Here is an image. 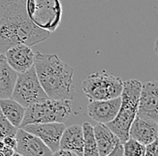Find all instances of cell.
I'll list each match as a JSON object with an SVG mask.
<instances>
[{"mask_svg":"<svg viewBox=\"0 0 158 156\" xmlns=\"http://www.w3.org/2000/svg\"><path fill=\"white\" fill-rule=\"evenodd\" d=\"M15 138L17 145L15 151L22 156H52V151L39 137L23 128H18Z\"/></svg>","mask_w":158,"mask_h":156,"instance_id":"obj_10","label":"cell"},{"mask_svg":"<svg viewBox=\"0 0 158 156\" xmlns=\"http://www.w3.org/2000/svg\"><path fill=\"white\" fill-rule=\"evenodd\" d=\"M26 11L30 20L40 29L54 32L62 17L59 0H26Z\"/></svg>","mask_w":158,"mask_h":156,"instance_id":"obj_6","label":"cell"},{"mask_svg":"<svg viewBox=\"0 0 158 156\" xmlns=\"http://www.w3.org/2000/svg\"><path fill=\"white\" fill-rule=\"evenodd\" d=\"M23 130L38 137L53 152L59 149V142L64 129V123H37L28 124L23 127Z\"/></svg>","mask_w":158,"mask_h":156,"instance_id":"obj_9","label":"cell"},{"mask_svg":"<svg viewBox=\"0 0 158 156\" xmlns=\"http://www.w3.org/2000/svg\"><path fill=\"white\" fill-rule=\"evenodd\" d=\"M12 156H22V155H21L20 154H18L17 152H15V153H14V154H12Z\"/></svg>","mask_w":158,"mask_h":156,"instance_id":"obj_27","label":"cell"},{"mask_svg":"<svg viewBox=\"0 0 158 156\" xmlns=\"http://www.w3.org/2000/svg\"><path fill=\"white\" fill-rule=\"evenodd\" d=\"M18 128L14 127L0 109V139L6 137H15Z\"/></svg>","mask_w":158,"mask_h":156,"instance_id":"obj_20","label":"cell"},{"mask_svg":"<svg viewBox=\"0 0 158 156\" xmlns=\"http://www.w3.org/2000/svg\"><path fill=\"white\" fill-rule=\"evenodd\" d=\"M50 36V32L37 27L26 11V0H0V52L12 46H33Z\"/></svg>","mask_w":158,"mask_h":156,"instance_id":"obj_1","label":"cell"},{"mask_svg":"<svg viewBox=\"0 0 158 156\" xmlns=\"http://www.w3.org/2000/svg\"><path fill=\"white\" fill-rule=\"evenodd\" d=\"M157 139L146 146L145 156H158Z\"/></svg>","mask_w":158,"mask_h":156,"instance_id":"obj_21","label":"cell"},{"mask_svg":"<svg viewBox=\"0 0 158 156\" xmlns=\"http://www.w3.org/2000/svg\"><path fill=\"white\" fill-rule=\"evenodd\" d=\"M123 83L120 77L102 70L88 76L84 80L82 88L89 101H104L119 97Z\"/></svg>","mask_w":158,"mask_h":156,"instance_id":"obj_5","label":"cell"},{"mask_svg":"<svg viewBox=\"0 0 158 156\" xmlns=\"http://www.w3.org/2000/svg\"><path fill=\"white\" fill-rule=\"evenodd\" d=\"M158 84L156 81L142 84L138 99L137 116L157 122Z\"/></svg>","mask_w":158,"mask_h":156,"instance_id":"obj_8","label":"cell"},{"mask_svg":"<svg viewBox=\"0 0 158 156\" xmlns=\"http://www.w3.org/2000/svg\"><path fill=\"white\" fill-rule=\"evenodd\" d=\"M9 66L18 74L27 71L34 66L35 52L25 44H16L12 46L5 53Z\"/></svg>","mask_w":158,"mask_h":156,"instance_id":"obj_11","label":"cell"},{"mask_svg":"<svg viewBox=\"0 0 158 156\" xmlns=\"http://www.w3.org/2000/svg\"><path fill=\"white\" fill-rule=\"evenodd\" d=\"M5 146H5V144H4V142H3V139H0V150H2Z\"/></svg>","mask_w":158,"mask_h":156,"instance_id":"obj_26","label":"cell"},{"mask_svg":"<svg viewBox=\"0 0 158 156\" xmlns=\"http://www.w3.org/2000/svg\"><path fill=\"white\" fill-rule=\"evenodd\" d=\"M123 156H145L146 146L135 139L128 138L122 144Z\"/></svg>","mask_w":158,"mask_h":156,"instance_id":"obj_19","label":"cell"},{"mask_svg":"<svg viewBox=\"0 0 158 156\" xmlns=\"http://www.w3.org/2000/svg\"><path fill=\"white\" fill-rule=\"evenodd\" d=\"M120 102V96L104 101H92L89 102L87 113L97 123L107 124L117 116Z\"/></svg>","mask_w":158,"mask_h":156,"instance_id":"obj_12","label":"cell"},{"mask_svg":"<svg viewBox=\"0 0 158 156\" xmlns=\"http://www.w3.org/2000/svg\"><path fill=\"white\" fill-rule=\"evenodd\" d=\"M72 113L71 101L47 99L25 108L24 117L20 128L28 124L65 123Z\"/></svg>","mask_w":158,"mask_h":156,"instance_id":"obj_4","label":"cell"},{"mask_svg":"<svg viewBox=\"0 0 158 156\" xmlns=\"http://www.w3.org/2000/svg\"><path fill=\"white\" fill-rule=\"evenodd\" d=\"M141 86L142 83L137 79H130L123 83V90L120 94L121 102L118 114L113 120L106 124L118 137L121 144L129 138L128 131L137 116Z\"/></svg>","mask_w":158,"mask_h":156,"instance_id":"obj_3","label":"cell"},{"mask_svg":"<svg viewBox=\"0 0 158 156\" xmlns=\"http://www.w3.org/2000/svg\"><path fill=\"white\" fill-rule=\"evenodd\" d=\"M0 156H3V154H2V152L0 151Z\"/></svg>","mask_w":158,"mask_h":156,"instance_id":"obj_28","label":"cell"},{"mask_svg":"<svg viewBox=\"0 0 158 156\" xmlns=\"http://www.w3.org/2000/svg\"><path fill=\"white\" fill-rule=\"evenodd\" d=\"M105 156H123V146L122 144L118 145L113 151H111L109 154Z\"/></svg>","mask_w":158,"mask_h":156,"instance_id":"obj_24","label":"cell"},{"mask_svg":"<svg viewBox=\"0 0 158 156\" xmlns=\"http://www.w3.org/2000/svg\"><path fill=\"white\" fill-rule=\"evenodd\" d=\"M52 156H79L76 153L69 151V150H65V149H58L57 151L53 152Z\"/></svg>","mask_w":158,"mask_h":156,"instance_id":"obj_23","label":"cell"},{"mask_svg":"<svg viewBox=\"0 0 158 156\" xmlns=\"http://www.w3.org/2000/svg\"><path fill=\"white\" fill-rule=\"evenodd\" d=\"M34 68L40 84L49 99L70 101L74 99V68L58 55L36 52Z\"/></svg>","mask_w":158,"mask_h":156,"instance_id":"obj_2","label":"cell"},{"mask_svg":"<svg viewBox=\"0 0 158 156\" xmlns=\"http://www.w3.org/2000/svg\"><path fill=\"white\" fill-rule=\"evenodd\" d=\"M18 73L7 63L4 53L0 52V99L11 98Z\"/></svg>","mask_w":158,"mask_h":156,"instance_id":"obj_16","label":"cell"},{"mask_svg":"<svg viewBox=\"0 0 158 156\" xmlns=\"http://www.w3.org/2000/svg\"><path fill=\"white\" fill-rule=\"evenodd\" d=\"M3 142H4L5 146L6 147H9V148H12V149L15 150V147H16V145H17L15 137H5V138H3Z\"/></svg>","mask_w":158,"mask_h":156,"instance_id":"obj_22","label":"cell"},{"mask_svg":"<svg viewBox=\"0 0 158 156\" xmlns=\"http://www.w3.org/2000/svg\"><path fill=\"white\" fill-rule=\"evenodd\" d=\"M157 122L138 116L134 118L128 131L129 138L135 139L145 146L157 139Z\"/></svg>","mask_w":158,"mask_h":156,"instance_id":"obj_13","label":"cell"},{"mask_svg":"<svg viewBox=\"0 0 158 156\" xmlns=\"http://www.w3.org/2000/svg\"><path fill=\"white\" fill-rule=\"evenodd\" d=\"M94 134L100 156L107 155L121 144L118 137L106 124L98 123V125L94 127Z\"/></svg>","mask_w":158,"mask_h":156,"instance_id":"obj_14","label":"cell"},{"mask_svg":"<svg viewBox=\"0 0 158 156\" xmlns=\"http://www.w3.org/2000/svg\"><path fill=\"white\" fill-rule=\"evenodd\" d=\"M82 127L84 134V146L82 156H100L94 134V127L90 122H85L82 125Z\"/></svg>","mask_w":158,"mask_h":156,"instance_id":"obj_18","label":"cell"},{"mask_svg":"<svg viewBox=\"0 0 158 156\" xmlns=\"http://www.w3.org/2000/svg\"><path fill=\"white\" fill-rule=\"evenodd\" d=\"M0 109L3 115L16 128H20V125L24 117L25 108L12 98L0 99Z\"/></svg>","mask_w":158,"mask_h":156,"instance_id":"obj_17","label":"cell"},{"mask_svg":"<svg viewBox=\"0 0 158 156\" xmlns=\"http://www.w3.org/2000/svg\"><path fill=\"white\" fill-rule=\"evenodd\" d=\"M84 134L81 125H72L66 127L62 133L59 142V149H65L76 153L77 155L83 154Z\"/></svg>","mask_w":158,"mask_h":156,"instance_id":"obj_15","label":"cell"},{"mask_svg":"<svg viewBox=\"0 0 158 156\" xmlns=\"http://www.w3.org/2000/svg\"><path fill=\"white\" fill-rule=\"evenodd\" d=\"M11 98L24 108L49 99L40 84L34 66L18 74Z\"/></svg>","mask_w":158,"mask_h":156,"instance_id":"obj_7","label":"cell"},{"mask_svg":"<svg viewBox=\"0 0 158 156\" xmlns=\"http://www.w3.org/2000/svg\"><path fill=\"white\" fill-rule=\"evenodd\" d=\"M0 151L2 152L3 156H12V154L15 153V150H14V149L6 146H5L2 150H0Z\"/></svg>","mask_w":158,"mask_h":156,"instance_id":"obj_25","label":"cell"}]
</instances>
